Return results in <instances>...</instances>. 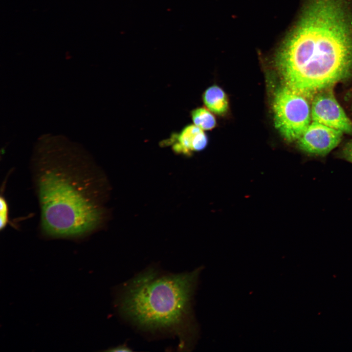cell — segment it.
Masks as SVG:
<instances>
[{"label":"cell","instance_id":"1","mask_svg":"<svg viewBox=\"0 0 352 352\" xmlns=\"http://www.w3.org/2000/svg\"><path fill=\"white\" fill-rule=\"evenodd\" d=\"M31 171L43 237L79 241L102 226L104 181L93 165L45 158L35 163Z\"/></svg>","mask_w":352,"mask_h":352},{"label":"cell","instance_id":"2","mask_svg":"<svg viewBox=\"0 0 352 352\" xmlns=\"http://www.w3.org/2000/svg\"><path fill=\"white\" fill-rule=\"evenodd\" d=\"M196 272L170 273L151 266L119 286L114 305L138 330L153 336H175L180 351L191 348L195 336L192 302Z\"/></svg>","mask_w":352,"mask_h":352},{"label":"cell","instance_id":"3","mask_svg":"<svg viewBox=\"0 0 352 352\" xmlns=\"http://www.w3.org/2000/svg\"><path fill=\"white\" fill-rule=\"evenodd\" d=\"M275 63L285 86L307 98L332 88L352 74V29L322 18L294 27Z\"/></svg>","mask_w":352,"mask_h":352},{"label":"cell","instance_id":"4","mask_svg":"<svg viewBox=\"0 0 352 352\" xmlns=\"http://www.w3.org/2000/svg\"><path fill=\"white\" fill-rule=\"evenodd\" d=\"M275 126L288 141L298 140L310 124L311 107L305 97L284 86L273 102Z\"/></svg>","mask_w":352,"mask_h":352},{"label":"cell","instance_id":"5","mask_svg":"<svg viewBox=\"0 0 352 352\" xmlns=\"http://www.w3.org/2000/svg\"><path fill=\"white\" fill-rule=\"evenodd\" d=\"M311 117L314 122L352 134V121L335 99L332 88L323 90L313 97Z\"/></svg>","mask_w":352,"mask_h":352},{"label":"cell","instance_id":"6","mask_svg":"<svg viewBox=\"0 0 352 352\" xmlns=\"http://www.w3.org/2000/svg\"><path fill=\"white\" fill-rule=\"evenodd\" d=\"M341 131L313 121L298 139L299 148L309 154L324 156L340 142Z\"/></svg>","mask_w":352,"mask_h":352},{"label":"cell","instance_id":"7","mask_svg":"<svg viewBox=\"0 0 352 352\" xmlns=\"http://www.w3.org/2000/svg\"><path fill=\"white\" fill-rule=\"evenodd\" d=\"M165 142L171 145L176 153L188 155L204 149L208 139L202 129L191 124L185 126L180 132L173 133Z\"/></svg>","mask_w":352,"mask_h":352},{"label":"cell","instance_id":"8","mask_svg":"<svg viewBox=\"0 0 352 352\" xmlns=\"http://www.w3.org/2000/svg\"><path fill=\"white\" fill-rule=\"evenodd\" d=\"M203 100L206 107L214 113L222 114L228 109L227 96L224 91L217 86H211L205 91Z\"/></svg>","mask_w":352,"mask_h":352},{"label":"cell","instance_id":"9","mask_svg":"<svg viewBox=\"0 0 352 352\" xmlns=\"http://www.w3.org/2000/svg\"><path fill=\"white\" fill-rule=\"evenodd\" d=\"M192 121L202 130H210L216 125V119L211 112L204 108H198L191 112Z\"/></svg>","mask_w":352,"mask_h":352},{"label":"cell","instance_id":"10","mask_svg":"<svg viewBox=\"0 0 352 352\" xmlns=\"http://www.w3.org/2000/svg\"><path fill=\"white\" fill-rule=\"evenodd\" d=\"M8 223V203L2 195L0 198V229H4Z\"/></svg>","mask_w":352,"mask_h":352},{"label":"cell","instance_id":"11","mask_svg":"<svg viewBox=\"0 0 352 352\" xmlns=\"http://www.w3.org/2000/svg\"><path fill=\"white\" fill-rule=\"evenodd\" d=\"M341 156L352 163V140L348 142L343 148Z\"/></svg>","mask_w":352,"mask_h":352},{"label":"cell","instance_id":"12","mask_svg":"<svg viewBox=\"0 0 352 352\" xmlns=\"http://www.w3.org/2000/svg\"><path fill=\"white\" fill-rule=\"evenodd\" d=\"M107 351L110 352H129L132 350L129 348L126 344H123L118 345L116 347L111 348L110 349L107 350Z\"/></svg>","mask_w":352,"mask_h":352}]
</instances>
